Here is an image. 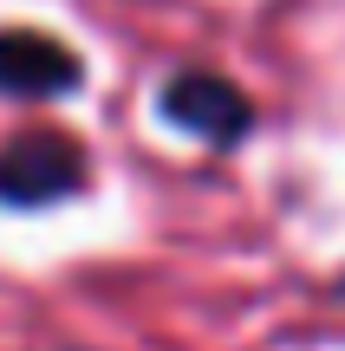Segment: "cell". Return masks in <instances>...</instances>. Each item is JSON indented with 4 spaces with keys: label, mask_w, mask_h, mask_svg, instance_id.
Returning <instances> with one entry per match:
<instances>
[{
    "label": "cell",
    "mask_w": 345,
    "mask_h": 351,
    "mask_svg": "<svg viewBox=\"0 0 345 351\" xmlns=\"http://www.w3.org/2000/svg\"><path fill=\"white\" fill-rule=\"evenodd\" d=\"M85 182V150L59 130H26L0 150V202L7 208H46Z\"/></svg>",
    "instance_id": "6da1fadb"
},
{
    "label": "cell",
    "mask_w": 345,
    "mask_h": 351,
    "mask_svg": "<svg viewBox=\"0 0 345 351\" xmlns=\"http://www.w3.org/2000/svg\"><path fill=\"white\" fill-rule=\"evenodd\" d=\"M163 117L176 130H189V137H202V143H235L254 124V104H248L241 85H228L215 72H176L163 85Z\"/></svg>",
    "instance_id": "7a4b0ae2"
},
{
    "label": "cell",
    "mask_w": 345,
    "mask_h": 351,
    "mask_svg": "<svg viewBox=\"0 0 345 351\" xmlns=\"http://www.w3.org/2000/svg\"><path fill=\"white\" fill-rule=\"evenodd\" d=\"M78 78H85V65L52 33H26V26H7L0 33V91L7 98H59Z\"/></svg>",
    "instance_id": "3957f363"
}]
</instances>
